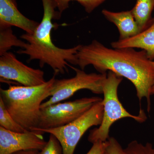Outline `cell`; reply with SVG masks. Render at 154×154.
<instances>
[{"label": "cell", "instance_id": "22", "mask_svg": "<svg viewBox=\"0 0 154 154\" xmlns=\"http://www.w3.org/2000/svg\"><path fill=\"white\" fill-rule=\"evenodd\" d=\"M151 95H154V85L152 87L151 90Z\"/></svg>", "mask_w": 154, "mask_h": 154}, {"label": "cell", "instance_id": "4", "mask_svg": "<svg viewBox=\"0 0 154 154\" xmlns=\"http://www.w3.org/2000/svg\"><path fill=\"white\" fill-rule=\"evenodd\" d=\"M122 80V77L108 71L103 86V118L99 127L90 131L88 140L92 143L99 141L103 142L107 141L110 137V127L119 119L132 118L140 123H143L146 120V116L143 110H140L138 115H132L127 111L119 101L117 92Z\"/></svg>", "mask_w": 154, "mask_h": 154}, {"label": "cell", "instance_id": "12", "mask_svg": "<svg viewBox=\"0 0 154 154\" xmlns=\"http://www.w3.org/2000/svg\"><path fill=\"white\" fill-rule=\"evenodd\" d=\"M102 14L108 21L117 27L120 40L133 37L141 32L131 11L113 12L104 9Z\"/></svg>", "mask_w": 154, "mask_h": 154}, {"label": "cell", "instance_id": "5", "mask_svg": "<svg viewBox=\"0 0 154 154\" xmlns=\"http://www.w3.org/2000/svg\"><path fill=\"white\" fill-rule=\"evenodd\" d=\"M102 101L64 126L47 129L34 128L31 131L54 135L61 145L63 154H74L77 144L85 133L91 127L100 125L102 123L103 116Z\"/></svg>", "mask_w": 154, "mask_h": 154}, {"label": "cell", "instance_id": "7", "mask_svg": "<svg viewBox=\"0 0 154 154\" xmlns=\"http://www.w3.org/2000/svg\"><path fill=\"white\" fill-rule=\"evenodd\" d=\"M102 100L99 97H86L73 101L59 102L41 108L38 126L35 128L47 129L64 126Z\"/></svg>", "mask_w": 154, "mask_h": 154}, {"label": "cell", "instance_id": "15", "mask_svg": "<svg viewBox=\"0 0 154 154\" xmlns=\"http://www.w3.org/2000/svg\"><path fill=\"white\" fill-rule=\"evenodd\" d=\"M0 126L14 132L24 133L27 130L14 120L6 108L2 99L0 97Z\"/></svg>", "mask_w": 154, "mask_h": 154}, {"label": "cell", "instance_id": "13", "mask_svg": "<svg viewBox=\"0 0 154 154\" xmlns=\"http://www.w3.org/2000/svg\"><path fill=\"white\" fill-rule=\"evenodd\" d=\"M154 8V0H137L131 10L141 32L145 30L151 24L152 14Z\"/></svg>", "mask_w": 154, "mask_h": 154}, {"label": "cell", "instance_id": "19", "mask_svg": "<svg viewBox=\"0 0 154 154\" xmlns=\"http://www.w3.org/2000/svg\"><path fill=\"white\" fill-rule=\"evenodd\" d=\"M105 142L104 154H124V149L115 138L110 137Z\"/></svg>", "mask_w": 154, "mask_h": 154}, {"label": "cell", "instance_id": "21", "mask_svg": "<svg viewBox=\"0 0 154 154\" xmlns=\"http://www.w3.org/2000/svg\"><path fill=\"white\" fill-rule=\"evenodd\" d=\"M40 151L36 149L27 150L16 152L12 154H40Z\"/></svg>", "mask_w": 154, "mask_h": 154}, {"label": "cell", "instance_id": "18", "mask_svg": "<svg viewBox=\"0 0 154 154\" xmlns=\"http://www.w3.org/2000/svg\"><path fill=\"white\" fill-rule=\"evenodd\" d=\"M40 154H63L61 145L54 135L50 134L49 139Z\"/></svg>", "mask_w": 154, "mask_h": 154}, {"label": "cell", "instance_id": "11", "mask_svg": "<svg viewBox=\"0 0 154 154\" xmlns=\"http://www.w3.org/2000/svg\"><path fill=\"white\" fill-rule=\"evenodd\" d=\"M113 48H139L144 50L150 60H154V18L151 24L146 28L134 36L127 39L114 41L111 43Z\"/></svg>", "mask_w": 154, "mask_h": 154}, {"label": "cell", "instance_id": "2", "mask_svg": "<svg viewBox=\"0 0 154 154\" xmlns=\"http://www.w3.org/2000/svg\"><path fill=\"white\" fill-rule=\"evenodd\" d=\"M43 15L41 22L32 34L25 33L20 38L27 41L25 47L17 51L19 54L29 56L28 62L31 60L39 61V66L45 65L50 66L54 75L63 74L68 72V63L77 65L76 54L81 45L71 48H62L54 44L51 39V32L54 28L53 19L60 18L56 6L52 0H42Z\"/></svg>", "mask_w": 154, "mask_h": 154}, {"label": "cell", "instance_id": "14", "mask_svg": "<svg viewBox=\"0 0 154 154\" xmlns=\"http://www.w3.org/2000/svg\"><path fill=\"white\" fill-rule=\"evenodd\" d=\"M26 43L14 35L11 27L0 28V56L8 52L13 46L23 48Z\"/></svg>", "mask_w": 154, "mask_h": 154}, {"label": "cell", "instance_id": "20", "mask_svg": "<svg viewBox=\"0 0 154 154\" xmlns=\"http://www.w3.org/2000/svg\"><path fill=\"white\" fill-rule=\"evenodd\" d=\"M105 142L99 141L93 143L92 147L86 154H104Z\"/></svg>", "mask_w": 154, "mask_h": 154}, {"label": "cell", "instance_id": "17", "mask_svg": "<svg viewBox=\"0 0 154 154\" xmlns=\"http://www.w3.org/2000/svg\"><path fill=\"white\" fill-rule=\"evenodd\" d=\"M124 154H154V148L150 143L143 145L137 141L133 140L124 149Z\"/></svg>", "mask_w": 154, "mask_h": 154}, {"label": "cell", "instance_id": "3", "mask_svg": "<svg viewBox=\"0 0 154 154\" xmlns=\"http://www.w3.org/2000/svg\"><path fill=\"white\" fill-rule=\"evenodd\" d=\"M55 76L40 85H10L7 89L1 88L0 97L8 111L14 120L27 130L38 127L41 105L50 97Z\"/></svg>", "mask_w": 154, "mask_h": 154}, {"label": "cell", "instance_id": "1", "mask_svg": "<svg viewBox=\"0 0 154 154\" xmlns=\"http://www.w3.org/2000/svg\"><path fill=\"white\" fill-rule=\"evenodd\" d=\"M81 69L92 65L100 73L107 71L124 77L133 84L140 101L145 98L147 111L151 110V90L154 85V65L146 53L134 48H109L96 40L81 45L76 54Z\"/></svg>", "mask_w": 154, "mask_h": 154}, {"label": "cell", "instance_id": "10", "mask_svg": "<svg viewBox=\"0 0 154 154\" xmlns=\"http://www.w3.org/2000/svg\"><path fill=\"white\" fill-rule=\"evenodd\" d=\"M38 25L19 11L16 0H0V28L15 26L32 34Z\"/></svg>", "mask_w": 154, "mask_h": 154}, {"label": "cell", "instance_id": "6", "mask_svg": "<svg viewBox=\"0 0 154 154\" xmlns=\"http://www.w3.org/2000/svg\"><path fill=\"white\" fill-rule=\"evenodd\" d=\"M69 67L75 72V76L70 79H56L51 92V98L42 103L41 109L69 99L80 90L86 89L94 94H103L107 73L88 74L84 70Z\"/></svg>", "mask_w": 154, "mask_h": 154}, {"label": "cell", "instance_id": "9", "mask_svg": "<svg viewBox=\"0 0 154 154\" xmlns=\"http://www.w3.org/2000/svg\"><path fill=\"white\" fill-rule=\"evenodd\" d=\"M42 134L31 131L14 132L0 126V154H12L27 150L41 151L47 142Z\"/></svg>", "mask_w": 154, "mask_h": 154}, {"label": "cell", "instance_id": "16", "mask_svg": "<svg viewBox=\"0 0 154 154\" xmlns=\"http://www.w3.org/2000/svg\"><path fill=\"white\" fill-rule=\"evenodd\" d=\"M55 4L58 12L61 16L63 12L69 8V3L76 1L85 8L86 12L90 14L107 0H52Z\"/></svg>", "mask_w": 154, "mask_h": 154}, {"label": "cell", "instance_id": "23", "mask_svg": "<svg viewBox=\"0 0 154 154\" xmlns=\"http://www.w3.org/2000/svg\"><path fill=\"white\" fill-rule=\"evenodd\" d=\"M153 63L154 65V60H153Z\"/></svg>", "mask_w": 154, "mask_h": 154}, {"label": "cell", "instance_id": "8", "mask_svg": "<svg viewBox=\"0 0 154 154\" xmlns=\"http://www.w3.org/2000/svg\"><path fill=\"white\" fill-rule=\"evenodd\" d=\"M0 77L1 81L11 80L27 87L40 85L46 82L43 71L27 66L9 51L0 57Z\"/></svg>", "mask_w": 154, "mask_h": 154}]
</instances>
